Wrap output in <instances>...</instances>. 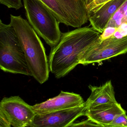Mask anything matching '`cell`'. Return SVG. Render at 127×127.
I'll list each match as a JSON object with an SVG mask.
<instances>
[{
	"label": "cell",
	"instance_id": "16",
	"mask_svg": "<svg viewBox=\"0 0 127 127\" xmlns=\"http://www.w3.org/2000/svg\"><path fill=\"white\" fill-rule=\"evenodd\" d=\"M0 3L9 8L19 9L23 7L21 0H0Z\"/></svg>",
	"mask_w": 127,
	"mask_h": 127
},
{
	"label": "cell",
	"instance_id": "15",
	"mask_svg": "<svg viewBox=\"0 0 127 127\" xmlns=\"http://www.w3.org/2000/svg\"><path fill=\"white\" fill-rule=\"evenodd\" d=\"M111 0H94L87 7L88 15L94 12L101 6Z\"/></svg>",
	"mask_w": 127,
	"mask_h": 127
},
{
	"label": "cell",
	"instance_id": "5",
	"mask_svg": "<svg viewBox=\"0 0 127 127\" xmlns=\"http://www.w3.org/2000/svg\"><path fill=\"white\" fill-rule=\"evenodd\" d=\"M60 23L80 28L89 21L85 0H39Z\"/></svg>",
	"mask_w": 127,
	"mask_h": 127
},
{
	"label": "cell",
	"instance_id": "7",
	"mask_svg": "<svg viewBox=\"0 0 127 127\" xmlns=\"http://www.w3.org/2000/svg\"><path fill=\"white\" fill-rule=\"evenodd\" d=\"M0 111L13 127H27L36 115L32 106L19 96L3 98L0 103Z\"/></svg>",
	"mask_w": 127,
	"mask_h": 127
},
{
	"label": "cell",
	"instance_id": "12",
	"mask_svg": "<svg viewBox=\"0 0 127 127\" xmlns=\"http://www.w3.org/2000/svg\"><path fill=\"white\" fill-rule=\"evenodd\" d=\"M89 88L91 90V94L85 102V110L102 104L118 103L116 99L114 88L111 81H108L100 86L90 85Z\"/></svg>",
	"mask_w": 127,
	"mask_h": 127
},
{
	"label": "cell",
	"instance_id": "3",
	"mask_svg": "<svg viewBox=\"0 0 127 127\" xmlns=\"http://www.w3.org/2000/svg\"><path fill=\"white\" fill-rule=\"evenodd\" d=\"M0 68L5 72L32 74L13 27L0 20Z\"/></svg>",
	"mask_w": 127,
	"mask_h": 127
},
{
	"label": "cell",
	"instance_id": "14",
	"mask_svg": "<svg viewBox=\"0 0 127 127\" xmlns=\"http://www.w3.org/2000/svg\"><path fill=\"white\" fill-rule=\"evenodd\" d=\"M107 127H127V115L126 113L118 115Z\"/></svg>",
	"mask_w": 127,
	"mask_h": 127
},
{
	"label": "cell",
	"instance_id": "1",
	"mask_svg": "<svg viewBox=\"0 0 127 127\" xmlns=\"http://www.w3.org/2000/svg\"><path fill=\"white\" fill-rule=\"evenodd\" d=\"M92 27H84L62 33L58 44L48 56L49 69L57 79L72 71L86 51L98 41L101 34Z\"/></svg>",
	"mask_w": 127,
	"mask_h": 127
},
{
	"label": "cell",
	"instance_id": "8",
	"mask_svg": "<svg viewBox=\"0 0 127 127\" xmlns=\"http://www.w3.org/2000/svg\"><path fill=\"white\" fill-rule=\"evenodd\" d=\"M85 106L43 115H36L27 127H69L80 117L85 116Z\"/></svg>",
	"mask_w": 127,
	"mask_h": 127
},
{
	"label": "cell",
	"instance_id": "6",
	"mask_svg": "<svg viewBox=\"0 0 127 127\" xmlns=\"http://www.w3.org/2000/svg\"><path fill=\"white\" fill-rule=\"evenodd\" d=\"M127 52V36L122 38L110 37L98 41L84 54L80 64L98 63Z\"/></svg>",
	"mask_w": 127,
	"mask_h": 127
},
{
	"label": "cell",
	"instance_id": "11",
	"mask_svg": "<svg viewBox=\"0 0 127 127\" xmlns=\"http://www.w3.org/2000/svg\"><path fill=\"white\" fill-rule=\"evenodd\" d=\"M118 103L102 104L85 110V116L88 119L102 126L106 127L118 115L126 113Z\"/></svg>",
	"mask_w": 127,
	"mask_h": 127
},
{
	"label": "cell",
	"instance_id": "10",
	"mask_svg": "<svg viewBox=\"0 0 127 127\" xmlns=\"http://www.w3.org/2000/svg\"><path fill=\"white\" fill-rule=\"evenodd\" d=\"M127 0H111L88 15L92 27L103 33L114 13Z\"/></svg>",
	"mask_w": 127,
	"mask_h": 127
},
{
	"label": "cell",
	"instance_id": "2",
	"mask_svg": "<svg viewBox=\"0 0 127 127\" xmlns=\"http://www.w3.org/2000/svg\"><path fill=\"white\" fill-rule=\"evenodd\" d=\"M10 24L17 34L32 76L40 84L48 80V59L39 37L28 21L10 15Z\"/></svg>",
	"mask_w": 127,
	"mask_h": 127
},
{
	"label": "cell",
	"instance_id": "13",
	"mask_svg": "<svg viewBox=\"0 0 127 127\" xmlns=\"http://www.w3.org/2000/svg\"><path fill=\"white\" fill-rule=\"evenodd\" d=\"M124 23H127V0L114 13L106 27H110L117 29Z\"/></svg>",
	"mask_w": 127,
	"mask_h": 127
},
{
	"label": "cell",
	"instance_id": "17",
	"mask_svg": "<svg viewBox=\"0 0 127 127\" xmlns=\"http://www.w3.org/2000/svg\"><path fill=\"white\" fill-rule=\"evenodd\" d=\"M69 127H107L102 126L88 119L78 123H74Z\"/></svg>",
	"mask_w": 127,
	"mask_h": 127
},
{
	"label": "cell",
	"instance_id": "18",
	"mask_svg": "<svg viewBox=\"0 0 127 127\" xmlns=\"http://www.w3.org/2000/svg\"><path fill=\"white\" fill-rule=\"evenodd\" d=\"M11 125L3 113L0 111V127H11Z\"/></svg>",
	"mask_w": 127,
	"mask_h": 127
},
{
	"label": "cell",
	"instance_id": "19",
	"mask_svg": "<svg viewBox=\"0 0 127 127\" xmlns=\"http://www.w3.org/2000/svg\"><path fill=\"white\" fill-rule=\"evenodd\" d=\"M94 0H85L86 4V8L92 1H94Z\"/></svg>",
	"mask_w": 127,
	"mask_h": 127
},
{
	"label": "cell",
	"instance_id": "4",
	"mask_svg": "<svg viewBox=\"0 0 127 127\" xmlns=\"http://www.w3.org/2000/svg\"><path fill=\"white\" fill-rule=\"evenodd\" d=\"M25 15L38 35L51 48L56 46L62 33L59 22L53 13L39 0H23Z\"/></svg>",
	"mask_w": 127,
	"mask_h": 127
},
{
	"label": "cell",
	"instance_id": "9",
	"mask_svg": "<svg viewBox=\"0 0 127 127\" xmlns=\"http://www.w3.org/2000/svg\"><path fill=\"white\" fill-rule=\"evenodd\" d=\"M85 101L79 94L62 91L56 97L32 106L36 115H43L84 106Z\"/></svg>",
	"mask_w": 127,
	"mask_h": 127
}]
</instances>
